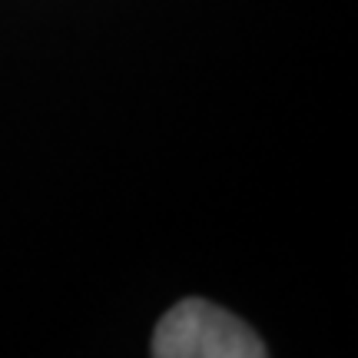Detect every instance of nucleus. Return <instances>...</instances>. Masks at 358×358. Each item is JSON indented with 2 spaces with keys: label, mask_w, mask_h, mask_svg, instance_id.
Instances as JSON below:
<instances>
[{
  "label": "nucleus",
  "mask_w": 358,
  "mask_h": 358,
  "mask_svg": "<svg viewBox=\"0 0 358 358\" xmlns=\"http://www.w3.org/2000/svg\"><path fill=\"white\" fill-rule=\"evenodd\" d=\"M268 348L243 319L206 299H182L153 332L156 358H262Z\"/></svg>",
  "instance_id": "nucleus-1"
}]
</instances>
